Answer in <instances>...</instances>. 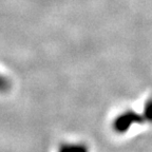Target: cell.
Masks as SVG:
<instances>
[{
	"label": "cell",
	"instance_id": "2",
	"mask_svg": "<svg viewBox=\"0 0 152 152\" xmlns=\"http://www.w3.org/2000/svg\"><path fill=\"white\" fill-rule=\"evenodd\" d=\"M57 152H89L88 147L83 144H64Z\"/></svg>",
	"mask_w": 152,
	"mask_h": 152
},
{
	"label": "cell",
	"instance_id": "1",
	"mask_svg": "<svg viewBox=\"0 0 152 152\" xmlns=\"http://www.w3.org/2000/svg\"><path fill=\"white\" fill-rule=\"evenodd\" d=\"M136 117H138L137 114H134L130 111L125 112L114 121V129L117 132H125L133 124H137L142 121V119L136 118Z\"/></svg>",
	"mask_w": 152,
	"mask_h": 152
},
{
	"label": "cell",
	"instance_id": "4",
	"mask_svg": "<svg viewBox=\"0 0 152 152\" xmlns=\"http://www.w3.org/2000/svg\"><path fill=\"white\" fill-rule=\"evenodd\" d=\"M145 119L152 121V99L148 100L145 107Z\"/></svg>",
	"mask_w": 152,
	"mask_h": 152
},
{
	"label": "cell",
	"instance_id": "3",
	"mask_svg": "<svg viewBox=\"0 0 152 152\" xmlns=\"http://www.w3.org/2000/svg\"><path fill=\"white\" fill-rule=\"evenodd\" d=\"M11 89V81L4 75L0 74V92H7Z\"/></svg>",
	"mask_w": 152,
	"mask_h": 152
}]
</instances>
